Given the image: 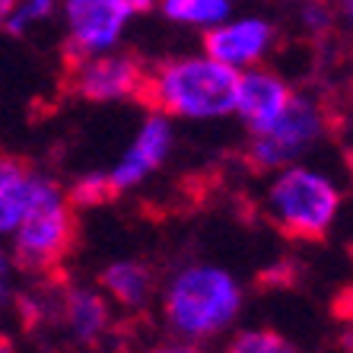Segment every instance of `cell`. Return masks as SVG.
Returning <instances> with one entry per match:
<instances>
[{
  "instance_id": "603a6c76",
  "label": "cell",
  "mask_w": 353,
  "mask_h": 353,
  "mask_svg": "<svg viewBox=\"0 0 353 353\" xmlns=\"http://www.w3.org/2000/svg\"><path fill=\"white\" fill-rule=\"evenodd\" d=\"M0 353H17V350H13V344H10L3 334H0Z\"/></svg>"
},
{
  "instance_id": "2e32d148",
  "label": "cell",
  "mask_w": 353,
  "mask_h": 353,
  "mask_svg": "<svg viewBox=\"0 0 353 353\" xmlns=\"http://www.w3.org/2000/svg\"><path fill=\"white\" fill-rule=\"evenodd\" d=\"M54 13V0H23L17 10H13V17L7 19V29L10 32H23L29 23H39V19H48Z\"/></svg>"
},
{
  "instance_id": "44dd1931",
  "label": "cell",
  "mask_w": 353,
  "mask_h": 353,
  "mask_svg": "<svg viewBox=\"0 0 353 353\" xmlns=\"http://www.w3.org/2000/svg\"><path fill=\"white\" fill-rule=\"evenodd\" d=\"M337 7H341V17L353 26V0H337Z\"/></svg>"
},
{
  "instance_id": "e0dca14e",
  "label": "cell",
  "mask_w": 353,
  "mask_h": 353,
  "mask_svg": "<svg viewBox=\"0 0 353 353\" xmlns=\"http://www.w3.org/2000/svg\"><path fill=\"white\" fill-rule=\"evenodd\" d=\"M147 353H207V350H201V347L191 344V341H169V344H157Z\"/></svg>"
},
{
  "instance_id": "3957f363",
  "label": "cell",
  "mask_w": 353,
  "mask_h": 353,
  "mask_svg": "<svg viewBox=\"0 0 353 353\" xmlns=\"http://www.w3.org/2000/svg\"><path fill=\"white\" fill-rule=\"evenodd\" d=\"M77 242L74 204L64 197V191L48 179L32 181V197L26 207L23 220L13 230V255L10 261L23 274L51 277L61 268Z\"/></svg>"
},
{
  "instance_id": "ba28073f",
  "label": "cell",
  "mask_w": 353,
  "mask_h": 353,
  "mask_svg": "<svg viewBox=\"0 0 353 353\" xmlns=\"http://www.w3.org/2000/svg\"><path fill=\"white\" fill-rule=\"evenodd\" d=\"M169 150H172V128H169L165 115L153 112V115L143 121L137 140H134L131 147H128V153L121 157V163L105 175L112 194H121V191L140 185L153 169H159V165L165 163Z\"/></svg>"
},
{
  "instance_id": "7c38bea8",
  "label": "cell",
  "mask_w": 353,
  "mask_h": 353,
  "mask_svg": "<svg viewBox=\"0 0 353 353\" xmlns=\"http://www.w3.org/2000/svg\"><path fill=\"white\" fill-rule=\"evenodd\" d=\"M32 181L35 175L26 169V163L0 157V236L19 226L29 197H32Z\"/></svg>"
},
{
  "instance_id": "7402d4cb",
  "label": "cell",
  "mask_w": 353,
  "mask_h": 353,
  "mask_svg": "<svg viewBox=\"0 0 353 353\" xmlns=\"http://www.w3.org/2000/svg\"><path fill=\"white\" fill-rule=\"evenodd\" d=\"M344 165H347V172H350V179H353V147L344 150Z\"/></svg>"
},
{
  "instance_id": "5bb4252c",
  "label": "cell",
  "mask_w": 353,
  "mask_h": 353,
  "mask_svg": "<svg viewBox=\"0 0 353 353\" xmlns=\"http://www.w3.org/2000/svg\"><path fill=\"white\" fill-rule=\"evenodd\" d=\"M163 13L172 23L216 26L230 13V0H163Z\"/></svg>"
},
{
  "instance_id": "5b68a950",
  "label": "cell",
  "mask_w": 353,
  "mask_h": 353,
  "mask_svg": "<svg viewBox=\"0 0 353 353\" xmlns=\"http://www.w3.org/2000/svg\"><path fill=\"white\" fill-rule=\"evenodd\" d=\"M325 134V115L312 99L290 96L287 108L280 112L274 124L264 131L252 134L245 147V159L258 172H271V169H287L299 153L312 147L315 140Z\"/></svg>"
},
{
  "instance_id": "8fae6325",
  "label": "cell",
  "mask_w": 353,
  "mask_h": 353,
  "mask_svg": "<svg viewBox=\"0 0 353 353\" xmlns=\"http://www.w3.org/2000/svg\"><path fill=\"white\" fill-rule=\"evenodd\" d=\"M58 315L70 334L80 344H92L108 328V303L96 290L86 287H64L58 299Z\"/></svg>"
},
{
  "instance_id": "9a60e30c",
  "label": "cell",
  "mask_w": 353,
  "mask_h": 353,
  "mask_svg": "<svg viewBox=\"0 0 353 353\" xmlns=\"http://www.w3.org/2000/svg\"><path fill=\"white\" fill-rule=\"evenodd\" d=\"M223 353H299V350L277 331L252 328V331H239Z\"/></svg>"
},
{
  "instance_id": "9c48e42d",
  "label": "cell",
  "mask_w": 353,
  "mask_h": 353,
  "mask_svg": "<svg viewBox=\"0 0 353 353\" xmlns=\"http://www.w3.org/2000/svg\"><path fill=\"white\" fill-rule=\"evenodd\" d=\"M290 86L280 77L268 74V70H248L239 74V96H236V115L242 118L252 134L264 131L268 124L280 118V112L290 102Z\"/></svg>"
},
{
  "instance_id": "ac0fdd59",
  "label": "cell",
  "mask_w": 353,
  "mask_h": 353,
  "mask_svg": "<svg viewBox=\"0 0 353 353\" xmlns=\"http://www.w3.org/2000/svg\"><path fill=\"white\" fill-rule=\"evenodd\" d=\"M10 299V258L0 252V305Z\"/></svg>"
},
{
  "instance_id": "7a4b0ae2",
  "label": "cell",
  "mask_w": 353,
  "mask_h": 353,
  "mask_svg": "<svg viewBox=\"0 0 353 353\" xmlns=\"http://www.w3.org/2000/svg\"><path fill=\"white\" fill-rule=\"evenodd\" d=\"M242 309V290L236 277L214 264H191L179 271L165 290L163 312L175 334L188 341L220 334Z\"/></svg>"
},
{
  "instance_id": "4fadbf2b",
  "label": "cell",
  "mask_w": 353,
  "mask_h": 353,
  "mask_svg": "<svg viewBox=\"0 0 353 353\" xmlns=\"http://www.w3.org/2000/svg\"><path fill=\"white\" fill-rule=\"evenodd\" d=\"M99 283L108 290V296L115 303L128 305V309H137L153 293V271L140 261H115L99 274Z\"/></svg>"
},
{
  "instance_id": "52a82bcc",
  "label": "cell",
  "mask_w": 353,
  "mask_h": 353,
  "mask_svg": "<svg viewBox=\"0 0 353 353\" xmlns=\"http://www.w3.org/2000/svg\"><path fill=\"white\" fill-rule=\"evenodd\" d=\"M74 77L77 92L86 102H118V99H140L147 67L131 54H99V58H80Z\"/></svg>"
},
{
  "instance_id": "ffe728a7",
  "label": "cell",
  "mask_w": 353,
  "mask_h": 353,
  "mask_svg": "<svg viewBox=\"0 0 353 353\" xmlns=\"http://www.w3.org/2000/svg\"><path fill=\"white\" fill-rule=\"evenodd\" d=\"M19 7V0H0V26L13 17V10Z\"/></svg>"
},
{
  "instance_id": "d6986e66",
  "label": "cell",
  "mask_w": 353,
  "mask_h": 353,
  "mask_svg": "<svg viewBox=\"0 0 353 353\" xmlns=\"http://www.w3.org/2000/svg\"><path fill=\"white\" fill-rule=\"evenodd\" d=\"M341 350L353 353V315L347 319V328H344V334H341Z\"/></svg>"
},
{
  "instance_id": "6da1fadb",
  "label": "cell",
  "mask_w": 353,
  "mask_h": 353,
  "mask_svg": "<svg viewBox=\"0 0 353 353\" xmlns=\"http://www.w3.org/2000/svg\"><path fill=\"white\" fill-rule=\"evenodd\" d=\"M239 74L214 58H172L147 70L140 99L157 115L223 118L236 112Z\"/></svg>"
},
{
  "instance_id": "30bf717a",
  "label": "cell",
  "mask_w": 353,
  "mask_h": 353,
  "mask_svg": "<svg viewBox=\"0 0 353 353\" xmlns=\"http://www.w3.org/2000/svg\"><path fill=\"white\" fill-rule=\"evenodd\" d=\"M271 39L274 29L268 19H239V23L220 26V29H207L204 51L207 58L220 61L226 67H242L261 58Z\"/></svg>"
},
{
  "instance_id": "8992f818",
  "label": "cell",
  "mask_w": 353,
  "mask_h": 353,
  "mask_svg": "<svg viewBox=\"0 0 353 353\" xmlns=\"http://www.w3.org/2000/svg\"><path fill=\"white\" fill-rule=\"evenodd\" d=\"M64 10L70 48L80 51V58H90L92 51L112 48L128 19L153 10V0H67Z\"/></svg>"
},
{
  "instance_id": "277c9868",
  "label": "cell",
  "mask_w": 353,
  "mask_h": 353,
  "mask_svg": "<svg viewBox=\"0 0 353 353\" xmlns=\"http://www.w3.org/2000/svg\"><path fill=\"white\" fill-rule=\"evenodd\" d=\"M268 207L290 239L321 242L341 214V191L315 169L287 165L268 188Z\"/></svg>"
}]
</instances>
